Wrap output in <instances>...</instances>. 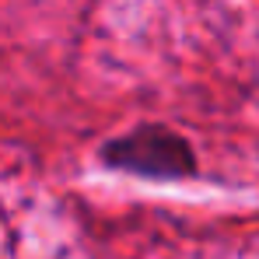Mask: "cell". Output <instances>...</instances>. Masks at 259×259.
<instances>
[{"label":"cell","instance_id":"1","mask_svg":"<svg viewBox=\"0 0 259 259\" xmlns=\"http://www.w3.org/2000/svg\"><path fill=\"white\" fill-rule=\"evenodd\" d=\"M112 158L119 165L130 168H144V172H172V168H189V154L182 147V140H175L168 133H158V130H147V133H137L123 140Z\"/></svg>","mask_w":259,"mask_h":259}]
</instances>
